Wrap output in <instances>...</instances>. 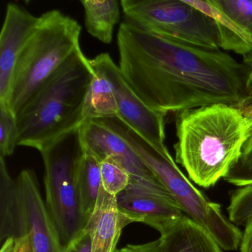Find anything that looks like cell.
<instances>
[{
    "label": "cell",
    "mask_w": 252,
    "mask_h": 252,
    "mask_svg": "<svg viewBox=\"0 0 252 252\" xmlns=\"http://www.w3.org/2000/svg\"><path fill=\"white\" fill-rule=\"evenodd\" d=\"M116 252H144L140 248L139 245H127L126 247L119 249Z\"/></svg>",
    "instance_id": "cell-29"
},
{
    "label": "cell",
    "mask_w": 252,
    "mask_h": 252,
    "mask_svg": "<svg viewBox=\"0 0 252 252\" xmlns=\"http://www.w3.org/2000/svg\"><path fill=\"white\" fill-rule=\"evenodd\" d=\"M14 241L15 240L14 237H8L5 239L2 243L0 252H14Z\"/></svg>",
    "instance_id": "cell-28"
},
{
    "label": "cell",
    "mask_w": 252,
    "mask_h": 252,
    "mask_svg": "<svg viewBox=\"0 0 252 252\" xmlns=\"http://www.w3.org/2000/svg\"><path fill=\"white\" fill-rule=\"evenodd\" d=\"M84 148L79 128L41 152L45 166V204L63 247L86 227L76 187V170Z\"/></svg>",
    "instance_id": "cell-7"
},
{
    "label": "cell",
    "mask_w": 252,
    "mask_h": 252,
    "mask_svg": "<svg viewBox=\"0 0 252 252\" xmlns=\"http://www.w3.org/2000/svg\"><path fill=\"white\" fill-rule=\"evenodd\" d=\"M243 58V64L246 72L245 95L243 100L236 107H239L246 116L252 118V54Z\"/></svg>",
    "instance_id": "cell-23"
},
{
    "label": "cell",
    "mask_w": 252,
    "mask_h": 252,
    "mask_svg": "<svg viewBox=\"0 0 252 252\" xmlns=\"http://www.w3.org/2000/svg\"><path fill=\"white\" fill-rule=\"evenodd\" d=\"M83 118L85 121L118 118L117 103L111 84L96 70H94L85 97Z\"/></svg>",
    "instance_id": "cell-18"
},
{
    "label": "cell",
    "mask_w": 252,
    "mask_h": 252,
    "mask_svg": "<svg viewBox=\"0 0 252 252\" xmlns=\"http://www.w3.org/2000/svg\"><path fill=\"white\" fill-rule=\"evenodd\" d=\"M94 76L89 59L81 48L63 63L16 116L17 145L39 153L85 120L83 108Z\"/></svg>",
    "instance_id": "cell-3"
},
{
    "label": "cell",
    "mask_w": 252,
    "mask_h": 252,
    "mask_svg": "<svg viewBox=\"0 0 252 252\" xmlns=\"http://www.w3.org/2000/svg\"><path fill=\"white\" fill-rule=\"evenodd\" d=\"M99 121L132 147L184 215L203 227L222 250L231 252L240 248L242 231L225 216L220 205L211 200L184 175L171 154L155 150L119 118Z\"/></svg>",
    "instance_id": "cell-4"
},
{
    "label": "cell",
    "mask_w": 252,
    "mask_h": 252,
    "mask_svg": "<svg viewBox=\"0 0 252 252\" xmlns=\"http://www.w3.org/2000/svg\"><path fill=\"white\" fill-rule=\"evenodd\" d=\"M130 221L118 207L116 196L101 187L95 210L86 228L91 237V252H116L122 229Z\"/></svg>",
    "instance_id": "cell-14"
},
{
    "label": "cell",
    "mask_w": 252,
    "mask_h": 252,
    "mask_svg": "<svg viewBox=\"0 0 252 252\" xmlns=\"http://www.w3.org/2000/svg\"><path fill=\"white\" fill-rule=\"evenodd\" d=\"M94 70L104 75L111 84L118 107V118L151 147L163 155H170L166 144V115L147 107L128 85L119 66L107 53L90 60Z\"/></svg>",
    "instance_id": "cell-9"
},
{
    "label": "cell",
    "mask_w": 252,
    "mask_h": 252,
    "mask_svg": "<svg viewBox=\"0 0 252 252\" xmlns=\"http://www.w3.org/2000/svg\"><path fill=\"white\" fill-rule=\"evenodd\" d=\"M158 240L139 245L144 252H223L201 225L187 215L166 226Z\"/></svg>",
    "instance_id": "cell-13"
},
{
    "label": "cell",
    "mask_w": 252,
    "mask_h": 252,
    "mask_svg": "<svg viewBox=\"0 0 252 252\" xmlns=\"http://www.w3.org/2000/svg\"><path fill=\"white\" fill-rule=\"evenodd\" d=\"M244 227L239 249L240 252H252V218L248 220Z\"/></svg>",
    "instance_id": "cell-25"
},
{
    "label": "cell",
    "mask_w": 252,
    "mask_h": 252,
    "mask_svg": "<svg viewBox=\"0 0 252 252\" xmlns=\"http://www.w3.org/2000/svg\"><path fill=\"white\" fill-rule=\"evenodd\" d=\"M121 73L152 110L166 115L215 104L237 106L246 72L220 49L184 43L125 21L117 35Z\"/></svg>",
    "instance_id": "cell-1"
},
{
    "label": "cell",
    "mask_w": 252,
    "mask_h": 252,
    "mask_svg": "<svg viewBox=\"0 0 252 252\" xmlns=\"http://www.w3.org/2000/svg\"><path fill=\"white\" fill-rule=\"evenodd\" d=\"M82 146L99 161L110 158L130 175V184L169 192L130 145L99 120H86L79 127Z\"/></svg>",
    "instance_id": "cell-10"
},
{
    "label": "cell",
    "mask_w": 252,
    "mask_h": 252,
    "mask_svg": "<svg viewBox=\"0 0 252 252\" xmlns=\"http://www.w3.org/2000/svg\"><path fill=\"white\" fill-rule=\"evenodd\" d=\"M246 174L248 180L252 183V160L248 162L246 166Z\"/></svg>",
    "instance_id": "cell-30"
},
{
    "label": "cell",
    "mask_w": 252,
    "mask_h": 252,
    "mask_svg": "<svg viewBox=\"0 0 252 252\" xmlns=\"http://www.w3.org/2000/svg\"><path fill=\"white\" fill-rule=\"evenodd\" d=\"M252 39V0H210Z\"/></svg>",
    "instance_id": "cell-21"
},
{
    "label": "cell",
    "mask_w": 252,
    "mask_h": 252,
    "mask_svg": "<svg viewBox=\"0 0 252 252\" xmlns=\"http://www.w3.org/2000/svg\"><path fill=\"white\" fill-rule=\"evenodd\" d=\"M18 129L15 116L8 105L0 104V157L12 156L17 145Z\"/></svg>",
    "instance_id": "cell-22"
},
{
    "label": "cell",
    "mask_w": 252,
    "mask_h": 252,
    "mask_svg": "<svg viewBox=\"0 0 252 252\" xmlns=\"http://www.w3.org/2000/svg\"><path fill=\"white\" fill-rule=\"evenodd\" d=\"M189 5L194 7L209 16L216 24L219 36L220 49L232 51L243 57L252 54V39L238 25L220 11L210 0H185Z\"/></svg>",
    "instance_id": "cell-15"
},
{
    "label": "cell",
    "mask_w": 252,
    "mask_h": 252,
    "mask_svg": "<svg viewBox=\"0 0 252 252\" xmlns=\"http://www.w3.org/2000/svg\"><path fill=\"white\" fill-rule=\"evenodd\" d=\"M227 212L232 223L245 226L252 218V184L238 187L231 193Z\"/></svg>",
    "instance_id": "cell-20"
},
{
    "label": "cell",
    "mask_w": 252,
    "mask_h": 252,
    "mask_svg": "<svg viewBox=\"0 0 252 252\" xmlns=\"http://www.w3.org/2000/svg\"><path fill=\"white\" fill-rule=\"evenodd\" d=\"M63 252H91V237L85 227L83 231L64 247Z\"/></svg>",
    "instance_id": "cell-24"
},
{
    "label": "cell",
    "mask_w": 252,
    "mask_h": 252,
    "mask_svg": "<svg viewBox=\"0 0 252 252\" xmlns=\"http://www.w3.org/2000/svg\"><path fill=\"white\" fill-rule=\"evenodd\" d=\"M76 187L82 215L88 224L98 202L101 179L99 160L85 149L78 163Z\"/></svg>",
    "instance_id": "cell-16"
},
{
    "label": "cell",
    "mask_w": 252,
    "mask_h": 252,
    "mask_svg": "<svg viewBox=\"0 0 252 252\" xmlns=\"http://www.w3.org/2000/svg\"><path fill=\"white\" fill-rule=\"evenodd\" d=\"M101 187L110 195H119L128 188L130 175L119 163L110 158L100 161Z\"/></svg>",
    "instance_id": "cell-19"
},
{
    "label": "cell",
    "mask_w": 252,
    "mask_h": 252,
    "mask_svg": "<svg viewBox=\"0 0 252 252\" xmlns=\"http://www.w3.org/2000/svg\"><path fill=\"white\" fill-rule=\"evenodd\" d=\"M39 19L17 4L7 5L0 33V104L8 105L17 59L34 32Z\"/></svg>",
    "instance_id": "cell-12"
},
{
    "label": "cell",
    "mask_w": 252,
    "mask_h": 252,
    "mask_svg": "<svg viewBox=\"0 0 252 252\" xmlns=\"http://www.w3.org/2000/svg\"><path fill=\"white\" fill-rule=\"evenodd\" d=\"M39 22L17 59L8 105L17 116L33 95L72 54L80 48L81 26L58 10L39 17Z\"/></svg>",
    "instance_id": "cell-5"
},
{
    "label": "cell",
    "mask_w": 252,
    "mask_h": 252,
    "mask_svg": "<svg viewBox=\"0 0 252 252\" xmlns=\"http://www.w3.org/2000/svg\"><path fill=\"white\" fill-rule=\"evenodd\" d=\"M175 125V161L191 182L205 189L226 176L252 133V118L231 104L180 112Z\"/></svg>",
    "instance_id": "cell-2"
},
{
    "label": "cell",
    "mask_w": 252,
    "mask_h": 252,
    "mask_svg": "<svg viewBox=\"0 0 252 252\" xmlns=\"http://www.w3.org/2000/svg\"><path fill=\"white\" fill-rule=\"evenodd\" d=\"M30 234L34 252H63L58 231L42 198L36 175L26 169L11 178L0 158V242Z\"/></svg>",
    "instance_id": "cell-6"
},
{
    "label": "cell",
    "mask_w": 252,
    "mask_h": 252,
    "mask_svg": "<svg viewBox=\"0 0 252 252\" xmlns=\"http://www.w3.org/2000/svg\"><path fill=\"white\" fill-rule=\"evenodd\" d=\"M240 158L246 160H252V133L245 144Z\"/></svg>",
    "instance_id": "cell-27"
},
{
    "label": "cell",
    "mask_w": 252,
    "mask_h": 252,
    "mask_svg": "<svg viewBox=\"0 0 252 252\" xmlns=\"http://www.w3.org/2000/svg\"><path fill=\"white\" fill-rule=\"evenodd\" d=\"M85 27L91 36L104 44H110L115 27L120 20V2L117 0H84Z\"/></svg>",
    "instance_id": "cell-17"
},
{
    "label": "cell",
    "mask_w": 252,
    "mask_h": 252,
    "mask_svg": "<svg viewBox=\"0 0 252 252\" xmlns=\"http://www.w3.org/2000/svg\"><path fill=\"white\" fill-rule=\"evenodd\" d=\"M14 252H34L30 234L26 233L14 238Z\"/></svg>",
    "instance_id": "cell-26"
},
{
    "label": "cell",
    "mask_w": 252,
    "mask_h": 252,
    "mask_svg": "<svg viewBox=\"0 0 252 252\" xmlns=\"http://www.w3.org/2000/svg\"><path fill=\"white\" fill-rule=\"evenodd\" d=\"M116 200L119 210L130 222H142L158 232L184 215L169 193L141 186L129 184Z\"/></svg>",
    "instance_id": "cell-11"
},
{
    "label": "cell",
    "mask_w": 252,
    "mask_h": 252,
    "mask_svg": "<svg viewBox=\"0 0 252 252\" xmlns=\"http://www.w3.org/2000/svg\"><path fill=\"white\" fill-rule=\"evenodd\" d=\"M125 21L164 37L206 49H220L214 20L185 0H122Z\"/></svg>",
    "instance_id": "cell-8"
}]
</instances>
